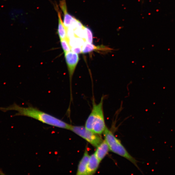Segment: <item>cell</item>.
I'll list each match as a JSON object with an SVG mask.
<instances>
[{
    "instance_id": "5",
    "label": "cell",
    "mask_w": 175,
    "mask_h": 175,
    "mask_svg": "<svg viewBox=\"0 0 175 175\" xmlns=\"http://www.w3.org/2000/svg\"><path fill=\"white\" fill-rule=\"evenodd\" d=\"M65 59L69 70L70 82L79 60V56L78 54L72 51L64 54Z\"/></svg>"
},
{
    "instance_id": "11",
    "label": "cell",
    "mask_w": 175,
    "mask_h": 175,
    "mask_svg": "<svg viewBox=\"0 0 175 175\" xmlns=\"http://www.w3.org/2000/svg\"><path fill=\"white\" fill-rule=\"evenodd\" d=\"M58 32L60 40L66 39L67 38V29L65 26L61 18L60 14L58 13Z\"/></svg>"
},
{
    "instance_id": "14",
    "label": "cell",
    "mask_w": 175,
    "mask_h": 175,
    "mask_svg": "<svg viewBox=\"0 0 175 175\" xmlns=\"http://www.w3.org/2000/svg\"><path fill=\"white\" fill-rule=\"evenodd\" d=\"M67 39L75 36L74 30L70 27L67 28Z\"/></svg>"
},
{
    "instance_id": "12",
    "label": "cell",
    "mask_w": 175,
    "mask_h": 175,
    "mask_svg": "<svg viewBox=\"0 0 175 175\" xmlns=\"http://www.w3.org/2000/svg\"><path fill=\"white\" fill-rule=\"evenodd\" d=\"M60 40L61 46L63 49L64 54L71 51V47L70 45L67 38Z\"/></svg>"
},
{
    "instance_id": "1",
    "label": "cell",
    "mask_w": 175,
    "mask_h": 175,
    "mask_svg": "<svg viewBox=\"0 0 175 175\" xmlns=\"http://www.w3.org/2000/svg\"><path fill=\"white\" fill-rule=\"evenodd\" d=\"M0 110L4 112L11 110L16 111L17 113L14 116H23L31 117L43 123L59 128L70 130L72 126L57 118L36 108L30 106L23 107L15 103L6 108H0Z\"/></svg>"
},
{
    "instance_id": "8",
    "label": "cell",
    "mask_w": 175,
    "mask_h": 175,
    "mask_svg": "<svg viewBox=\"0 0 175 175\" xmlns=\"http://www.w3.org/2000/svg\"><path fill=\"white\" fill-rule=\"evenodd\" d=\"M109 150L108 145L105 139L97 147L96 152L94 153L101 162L107 155Z\"/></svg>"
},
{
    "instance_id": "4",
    "label": "cell",
    "mask_w": 175,
    "mask_h": 175,
    "mask_svg": "<svg viewBox=\"0 0 175 175\" xmlns=\"http://www.w3.org/2000/svg\"><path fill=\"white\" fill-rule=\"evenodd\" d=\"M103 100L104 97L103 96L100 102L96 104V114L92 130L94 133L100 135L103 133L106 127L103 110Z\"/></svg>"
},
{
    "instance_id": "7",
    "label": "cell",
    "mask_w": 175,
    "mask_h": 175,
    "mask_svg": "<svg viewBox=\"0 0 175 175\" xmlns=\"http://www.w3.org/2000/svg\"><path fill=\"white\" fill-rule=\"evenodd\" d=\"M100 162L95 153L90 156L88 166V175H93L96 173Z\"/></svg>"
},
{
    "instance_id": "13",
    "label": "cell",
    "mask_w": 175,
    "mask_h": 175,
    "mask_svg": "<svg viewBox=\"0 0 175 175\" xmlns=\"http://www.w3.org/2000/svg\"><path fill=\"white\" fill-rule=\"evenodd\" d=\"M86 32L88 42L89 43L92 44L93 42V34L91 29L87 27L85 28Z\"/></svg>"
},
{
    "instance_id": "2",
    "label": "cell",
    "mask_w": 175,
    "mask_h": 175,
    "mask_svg": "<svg viewBox=\"0 0 175 175\" xmlns=\"http://www.w3.org/2000/svg\"><path fill=\"white\" fill-rule=\"evenodd\" d=\"M103 134L105 140L108 145L110 150L129 160L138 167L136 160L127 152L121 142L106 127Z\"/></svg>"
},
{
    "instance_id": "9",
    "label": "cell",
    "mask_w": 175,
    "mask_h": 175,
    "mask_svg": "<svg viewBox=\"0 0 175 175\" xmlns=\"http://www.w3.org/2000/svg\"><path fill=\"white\" fill-rule=\"evenodd\" d=\"M60 5L64 13V25L66 28H69L74 17L68 13L65 0H62L60 2Z\"/></svg>"
},
{
    "instance_id": "3",
    "label": "cell",
    "mask_w": 175,
    "mask_h": 175,
    "mask_svg": "<svg viewBox=\"0 0 175 175\" xmlns=\"http://www.w3.org/2000/svg\"><path fill=\"white\" fill-rule=\"evenodd\" d=\"M70 130L94 147H97L103 141L100 135L87 129L85 127L72 125Z\"/></svg>"
},
{
    "instance_id": "10",
    "label": "cell",
    "mask_w": 175,
    "mask_h": 175,
    "mask_svg": "<svg viewBox=\"0 0 175 175\" xmlns=\"http://www.w3.org/2000/svg\"><path fill=\"white\" fill-rule=\"evenodd\" d=\"M92 103V109L89 116L86 121L85 124L86 128L92 131L97 112L96 104L94 99L93 100Z\"/></svg>"
},
{
    "instance_id": "6",
    "label": "cell",
    "mask_w": 175,
    "mask_h": 175,
    "mask_svg": "<svg viewBox=\"0 0 175 175\" xmlns=\"http://www.w3.org/2000/svg\"><path fill=\"white\" fill-rule=\"evenodd\" d=\"M90 157L87 149H85L84 155L79 163L77 175H88L87 168Z\"/></svg>"
}]
</instances>
